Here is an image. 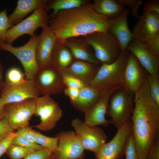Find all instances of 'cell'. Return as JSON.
Instances as JSON below:
<instances>
[{
  "label": "cell",
  "mask_w": 159,
  "mask_h": 159,
  "mask_svg": "<svg viewBox=\"0 0 159 159\" xmlns=\"http://www.w3.org/2000/svg\"><path fill=\"white\" fill-rule=\"evenodd\" d=\"M110 19L95 11L90 3L49 16L48 25L57 41L63 43L69 39L108 32Z\"/></svg>",
  "instance_id": "obj_1"
},
{
  "label": "cell",
  "mask_w": 159,
  "mask_h": 159,
  "mask_svg": "<svg viewBox=\"0 0 159 159\" xmlns=\"http://www.w3.org/2000/svg\"><path fill=\"white\" fill-rule=\"evenodd\" d=\"M130 120L139 158L145 159L151 145L159 137V107L150 96L146 79L134 94Z\"/></svg>",
  "instance_id": "obj_2"
},
{
  "label": "cell",
  "mask_w": 159,
  "mask_h": 159,
  "mask_svg": "<svg viewBox=\"0 0 159 159\" xmlns=\"http://www.w3.org/2000/svg\"><path fill=\"white\" fill-rule=\"evenodd\" d=\"M83 38L93 50L96 59L102 64L114 62L122 52L118 41L108 32L96 33Z\"/></svg>",
  "instance_id": "obj_3"
},
{
  "label": "cell",
  "mask_w": 159,
  "mask_h": 159,
  "mask_svg": "<svg viewBox=\"0 0 159 159\" xmlns=\"http://www.w3.org/2000/svg\"><path fill=\"white\" fill-rule=\"evenodd\" d=\"M129 53L127 50L122 52L114 62L102 64L89 85L99 90L107 87L122 85L124 72Z\"/></svg>",
  "instance_id": "obj_4"
},
{
  "label": "cell",
  "mask_w": 159,
  "mask_h": 159,
  "mask_svg": "<svg viewBox=\"0 0 159 159\" xmlns=\"http://www.w3.org/2000/svg\"><path fill=\"white\" fill-rule=\"evenodd\" d=\"M133 96L122 86L110 98L108 107L110 120L117 129L130 120L134 107Z\"/></svg>",
  "instance_id": "obj_5"
},
{
  "label": "cell",
  "mask_w": 159,
  "mask_h": 159,
  "mask_svg": "<svg viewBox=\"0 0 159 159\" xmlns=\"http://www.w3.org/2000/svg\"><path fill=\"white\" fill-rule=\"evenodd\" d=\"M39 35L34 34L30 36L24 45L14 47L5 43L0 44V49L7 51L15 56L24 68L25 79L33 80L39 70L36 56V49Z\"/></svg>",
  "instance_id": "obj_6"
},
{
  "label": "cell",
  "mask_w": 159,
  "mask_h": 159,
  "mask_svg": "<svg viewBox=\"0 0 159 159\" xmlns=\"http://www.w3.org/2000/svg\"><path fill=\"white\" fill-rule=\"evenodd\" d=\"M49 16L43 7L34 11L29 16L14 25L6 33L5 42L10 45L17 38L24 34L34 35L35 31L39 27L43 28L48 25Z\"/></svg>",
  "instance_id": "obj_7"
},
{
  "label": "cell",
  "mask_w": 159,
  "mask_h": 159,
  "mask_svg": "<svg viewBox=\"0 0 159 159\" xmlns=\"http://www.w3.org/2000/svg\"><path fill=\"white\" fill-rule=\"evenodd\" d=\"M34 115L39 117L40 122L34 127L44 132L54 128L60 120L62 112L58 104L49 95H42L35 99Z\"/></svg>",
  "instance_id": "obj_8"
},
{
  "label": "cell",
  "mask_w": 159,
  "mask_h": 159,
  "mask_svg": "<svg viewBox=\"0 0 159 159\" xmlns=\"http://www.w3.org/2000/svg\"><path fill=\"white\" fill-rule=\"evenodd\" d=\"M71 124L85 150L91 151L95 155L106 143L107 137L102 128L88 126L78 118L72 120Z\"/></svg>",
  "instance_id": "obj_9"
},
{
  "label": "cell",
  "mask_w": 159,
  "mask_h": 159,
  "mask_svg": "<svg viewBox=\"0 0 159 159\" xmlns=\"http://www.w3.org/2000/svg\"><path fill=\"white\" fill-rule=\"evenodd\" d=\"M58 144L51 157L54 159H83L84 149L75 131H62L55 136Z\"/></svg>",
  "instance_id": "obj_10"
},
{
  "label": "cell",
  "mask_w": 159,
  "mask_h": 159,
  "mask_svg": "<svg viewBox=\"0 0 159 159\" xmlns=\"http://www.w3.org/2000/svg\"><path fill=\"white\" fill-rule=\"evenodd\" d=\"M35 107L34 99L7 104L4 106V117L14 130L29 126V120L34 114Z\"/></svg>",
  "instance_id": "obj_11"
},
{
  "label": "cell",
  "mask_w": 159,
  "mask_h": 159,
  "mask_svg": "<svg viewBox=\"0 0 159 159\" xmlns=\"http://www.w3.org/2000/svg\"><path fill=\"white\" fill-rule=\"evenodd\" d=\"M33 80L42 96L61 93L66 87L61 75L50 65L39 69Z\"/></svg>",
  "instance_id": "obj_12"
},
{
  "label": "cell",
  "mask_w": 159,
  "mask_h": 159,
  "mask_svg": "<svg viewBox=\"0 0 159 159\" xmlns=\"http://www.w3.org/2000/svg\"><path fill=\"white\" fill-rule=\"evenodd\" d=\"M122 87L119 85L107 87L100 90V96L95 104L85 114V123L88 126H95L110 123L105 115L110 98L113 93Z\"/></svg>",
  "instance_id": "obj_13"
},
{
  "label": "cell",
  "mask_w": 159,
  "mask_h": 159,
  "mask_svg": "<svg viewBox=\"0 0 159 159\" xmlns=\"http://www.w3.org/2000/svg\"><path fill=\"white\" fill-rule=\"evenodd\" d=\"M132 133L131 120L117 129L113 138L101 147L95 155L97 159H121L124 154L126 143Z\"/></svg>",
  "instance_id": "obj_14"
},
{
  "label": "cell",
  "mask_w": 159,
  "mask_h": 159,
  "mask_svg": "<svg viewBox=\"0 0 159 159\" xmlns=\"http://www.w3.org/2000/svg\"><path fill=\"white\" fill-rule=\"evenodd\" d=\"M0 98L4 104L19 102L29 99H36L40 96L33 80L25 79L16 84H3Z\"/></svg>",
  "instance_id": "obj_15"
},
{
  "label": "cell",
  "mask_w": 159,
  "mask_h": 159,
  "mask_svg": "<svg viewBox=\"0 0 159 159\" xmlns=\"http://www.w3.org/2000/svg\"><path fill=\"white\" fill-rule=\"evenodd\" d=\"M144 70L135 57L130 52L124 72L122 87L134 94L146 80Z\"/></svg>",
  "instance_id": "obj_16"
},
{
  "label": "cell",
  "mask_w": 159,
  "mask_h": 159,
  "mask_svg": "<svg viewBox=\"0 0 159 159\" xmlns=\"http://www.w3.org/2000/svg\"><path fill=\"white\" fill-rule=\"evenodd\" d=\"M129 11L125 9L118 15L110 19L108 32L112 34L118 42L122 52L126 50L129 44L134 39L132 32L129 29L127 16Z\"/></svg>",
  "instance_id": "obj_17"
},
{
  "label": "cell",
  "mask_w": 159,
  "mask_h": 159,
  "mask_svg": "<svg viewBox=\"0 0 159 159\" xmlns=\"http://www.w3.org/2000/svg\"><path fill=\"white\" fill-rule=\"evenodd\" d=\"M126 50L135 57L147 74L158 76L159 57L150 52L143 43L134 39L129 44Z\"/></svg>",
  "instance_id": "obj_18"
},
{
  "label": "cell",
  "mask_w": 159,
  "mask_h": 159,
  "mask_svg": "<svg viewBox=\"0 0 159 159\" xmlns=\"http://www.w3.org/2000/svg\"><path fill=\"white\" fill-rule=\"evenodd\" d=\"M42 29L36 49L39 69L50 65L52 52L57 41L54 32L49 25Z\"/></svg>",
  "instance_id": "obj_19"
},
{
  "label": "cell",
  "mask_w": 159,
  "mask_h": 159,
  "mask_svg": "<svg viewBox=\"0 0 159 159\" xmlns=\"http://www.w3.org/2000/svg\"><path fill=\"white\" fill-rule=\"evenodd\" d=\"M137 19L132 32L134 39L144 43L159 32V16L143 13Z\"/></svg>",
  "instance_id": "obj_20"
},
{
  "label": "cell",
  "mask_w": 159,
  "mask_h": 159,
  "mask_svg": "<svg viewBox=\"0 0 159 159\" xmlns=\"http://www.w3.org/2000/svg\"><path fill=\"white\" fill-rule=\"evenodd\" d=\"M99 64L74 59L71 65L60 73L62 75H69L76 77L89 85L99 67Z\"/></svg>",
  "instance_id": "obj_21"
},
{
  "label": "cell",
  "mask_w": 159,
  "mask_h": 159,
  "mask_svg": "<svg viewBox=\"0 0 159 159\" xmlns=\"http://www.w3.org/2000/svg\"><path fill=\"white\" fill-rule=\"evenodd\" d=\"M63 43L68 48L74 59L99 64V62L91 51L83 38L69 39Z\"/></svg>",
  "instance_id": "obj_22"
},
{
  "label": "cell",
  "mask_w": 159,
  "mask_h": 159,
  "mask_svg": "<svg viewBox=\"0 0 159 159\" xmlns=\"http://www.w3.org/2000/svg\"><path fill=\"white\" fill-rule=\"evenodd\" d=\"M45 0H19L16 6L9 18L14 25L22 21L28 14L43 7H45Z\"/></svg>",
  "instance_id": "obj_23"
},
{
  "label": "cell",
  "mask_w": 159,
  "mask_h": 159,
  "mask_svg": "<svg viewBox=\"0 0 159 159\" xmlns=\"http://www.w3.org/2000/svg\"><path fill=\"white\" fill-rule=\"evenodd\" d=\"M74 60L68 48L57 41L52 52L50 65L60 73L68 68Z\"/></svg>",
  "instance_id": "obj_24"
},
{
  "label": "cell",
  "mask_w": 159,
  "mask_h": 159,
  "mask_svg": "<svg viewBox=\"0 0 159 159\" xmlns=\"http://www.w3.org/2000/svg\"><path fill=\"white\" fill-rule=\"evenodd\" d=\"M100 94V90L87 85L80 89L78 97L71 102L76 110L84 113L96 102Z\"/></svg>",
  "instance_id": "obj_25"
},
{
  "label": "cell",
  "mask_w": 159,
  "mask_h": 159,
  "mask_svg": "<svg viewBox=\"0 0 159 159\" xmlns=\"http://www.w3.org/2000/svg\"><path fill=\"white\" fill-rule=\"evenodd\" d=\"M91 4L97 13L110 19L114 18L125 9L117 0H94Z\"/></svg>",
  "instance_id": "obj_26"
},
{
  "label": "cell",
  "mask_w": 159,
  "mask_h": 159,
  "mask_svg": "<svg viewBox=\"0 0 159 159\" xmlns=\"http://www.w3.org/2000/svg\"><path fill=\"white\" fill-rule=\"evenodd\" d=\"M90 3L85 0H52L47 1L45 9L47 11L52 10L50 16H53L58 12L78 7Z\"/></svg>",
  "instance_id": "obj_27"
},
{
  "label": "cell",
  "mask_w": 159,
  "mask_h": 159,
  "mask_svg": "<svg viewBox=\"0 0 159 159\" xmlns=\"http://www.w3.org/2000/svg\"><path fill=\"white\" fill-rule=\"evenodd\" d=\"M58 139L56 137H50L37 132L35 143L42 148L47 149L53 152L58 144Z\"/></svg>",
  "instance_id": "obj_28"
},
{
  "label": "cell",
  "mask_w": 159,
  "mask_h": 159,
  "mask_svg": "<svg viewBox=\"0 0 159 159\" xmlns=\"http://www.w3.org/2000/svg\"><path fill=\"white\" fill-rule=\"evenodd\" d=\"M36 150L12 144L6 153L10 159H21Z\"/></svg>",
  "instance_id": "obj_29"
},
{
  "label": "cell",
  "mask_w": 159,
  "mask_h": 159,
  "mask_svg": "<svg viewBox=\"0 0 159 159\" xmlns=\"http://www.w3.org/2000/svg\"><path fill=\"white\" fill-rule=\"evenodd\" d=\"M150 96L156 104L159 107V79L158 76L149 75L146 73Z\"/></svg>",
  "instance_id": "obj_30"
},
{
  "label": "cell",
  "mask_w": 159,
  "mask_h": 159,
  "mask_svg": "<svg viewBox=\"0 0 159 159\" xmlns=\"http://www.w3.org/2000/svg\"><path fill=\"white\" fill-rule=\"evenodd\" d=\"M13 26L7 15V9H5L0 12V44L5 43L6 34Z\"/></svg>",
  "instance_id": "obj_31"
},
{
  "label": "cell",
  "mask_w": 159,
  "mask_h": 159,
  "mask_svg": "<svg viewBox=\"0 0 159 159\" xmlns=\"http://www.w3.org/2000/svg\"><path fill=\"white\" fill-rule=\"evenodd\" d=\"M5 83L14 84L20 82L25 79L24 74L19 68L16 67L10 68L7 71Z\"/></svg>",
  "instance_id": "obj_32"
},
{
  "label": "cell",
  "mask_w": 159,
  "mask_h": 159,
  "mask_svg": "<svg viewBox=\"0 0 159 159\" xmlns=\"http://www.w3.org/2000/svg\"><path fill=\"white\" fill-rule=\"evenodd\" d=\"M124 154L125 159H139L132 132L127 142Z\"/></svg>",
  "instance_id": "obj_33"
},
{
  "label": "cell",
  "mask_w": 159,
  "mask_h": 159,
  "mask_svg": "<svg viewBox=\"0 0 159 159\" xmlns=\"http://www.w3.org/2000/svg\"><path fill=\"white\" fill-rule=\"evenodd\" d=\"M143 43L150 52L159 57V32Z\"/></svg>",
  "instance_id": "obj_34"
},
{
  "label": "cell",
  "mask_w": 159,
  "mask_h": 159,
  "mask_svg": "<svg viewBox=\"0 0 159 159\" xmlns=\"http://www.w3.org/2000/svg\"><path fill=\"white\" fill-rule=\"evenodd\" d=\"M12 144L33 149L35 150L43 148L37 143L32 142L23 137L17 135L13 139Z\"/></svg>",
  "instance_id": "obj_35"
},
{
  "label": "cell",
  "mask_w": 159,
  "mask_h": 159,
  "mask_svg": "<svg viewBox=\"0 0 159 159\" xmlns=\"http://www.w3.org/2000/svg\"><path fill=\"white\" fill-rule=\"evenodd\" d=\"M37 132L29 126L17 129L15 133L17 135L21 136L32 142L35 143Z\"/></svg>",
  "instance_id": "obj_36"
},
{
  "label": "cell",
  "mask_w": 159,
  "mask_h": 159,
  "mask_svg": "<svg viewBox=\"0 0 159 159\" xmlns=\"http://www.w3.org/2000/svg\"><path fill=\"white\" fill-rule=\"evenodd\" d=\"M62 80L66 87H72L80 89L87 85L80 80L69 75H62Z\"/></svg>",
  "instance_id": "obj_37"
},
{
  "label": "cell",
  "mask_w": 159,
  "mask_h": 159,
  "mask_svg": "<svg viewBox=\"0 0 159 159\" xmlns=\"http://www.w3.org/2000/svg\"><path fill=\"white\" fill-rule=\"evenodd\" d=\"M52 153L49 149L43 148L31 153L24 159H48L51 157Z\"/></svg>",
  "instance_id": "obj_38"
},
{
  "label": "cell",
  "mask_w": 159,
  "mask_h": 159,
  "mask_svg": "<svg viewBox=\"0 0 159 159\" xmlns=\"http://www.w3.org/2000/svg\"><path fill=\"white\" fill-rule=\"evenodd\" d=\"M120 4L125 6H127L132 9V14L138 18V11L142 4V1L138 0H117Z\"/></svg>",
  "instance_id": "obj_39"
},
{
  "label": "cell",
  "mask_w": 159,
  "mask_h": 159,
  "mask_svg": "<svg viewBox=\"0 0 159 159\" xmlns=\"http://www.w3.org/2000/svg\"><path fill=\"white\" fill-rule=\"evenodd\" d=\"M16 135L15 132L13 131L0 140V158L12 144L13 139Z\"/></svg>",
  "instance_id": "obj_40"
},
{
  "label": "cell",
  "mask_w": 159,
  "mask_h": 159,
  "mask_svg": "<svg viewBox=\"0 0 159 159\" xmlns=\"http://www.w3.org/2000/svg\"><path fill=\"white\" fill-rule=\"evenodd\" d=\"M143 13L154 14L159 16V1L150 0L147 1L143 8Z\"/></svg>",
  "instance_id": "obj_41"
},
{
  "label": "cell",
  "mask_w": 159,
  "mask_h": 159,
  "mask_svg": "<svg viewBox=\"0 0 159 159\" xmlns=\"http://www.w3.org/2000/svg\"><path fill=\"white\" fill-rule=\"evenodd\" d=\"M145 159H159V137L151 145Z\"/></svg>",
  "instance_id": "obj_42"
},
{
  "label": "cell",
  "mask_w": 159,
  "mask_h": 159,
  "mask_svg": "<svg viewBox=\"0 0 159 159\" xmlns=\"http://www.w3.org/2000/svg\"><path fill=\"white\" fill-rule=\"evenodd\" d=\"M14 130L5 118L0 120V140Z\"/></svg>",
  "instance_id": "obj_43"
},
{
  "label": "cell",
  "mask_w": 159,
  "mask_h": 159,
  "mask_svg": "<svg viewBox=\"0 0 159 159\" xmlns=\"http://www.w3.org/2000/svg\"><path fill=\"white\" fill-rule=\"evenodd\" d=\"M80 89L67 87L64 88L63 92L65 95L69 98L71 102L74 101L77 98L79 95Z\"/></svg>",
  "instance_id": "obj_44"
},
{
  "label": "cell",
  "mask_w": 159,
  "mask_h": 159,
  "mask_svg": "<svg viewBox=\"0 0 159 159\" xmlns=\"http://www.w3.org/2000/svg\"><path fill=\"white\" fill-rule=\"evenodd\" d=\"M4 105L2 99L0 97V120L4 117Z\"/></svg>",
  "instance_id": "obj_45"
},
{
  "label": "cell",
  "mask_w": 159,
  "mask_h": 159,
  "mask_svg": "<svg viewBox=\"0 0 159 159\" xmlns=\"http://www.w3.org/2000/svg\"><path fill=\"white\" fill-rule=\"evenodd\" d=\"M2 78V68L1 67L0 64V82H1Z\"/></svg>",
  "instance_id": "obj_46"
},
{
  "label": "cell",
  "mask_w": 159,
  "mask_h": 159,
  "mask_svg": "<svg viewBox=\"0 0 159 159\" xmlns=\"http://www.w3.org/2000/svg\"><path fill=\"white\" fill-rule=\"evenodd\" d=\"M3 84L1 82H0V89H2L3 85Z\"/></svg>",
  "instance_id": "obj_47"
},
{
  "label": "cell",
  "mask_w": 159,
  "mask_h": 159,
  "mask_svg": "<svg viewBox=\"0 0 159 159\" xmlns=\"http://www.w3.org/2000/svg\"><path fill=\"white\" fill-rule=\"evenodd\" d=\"M48 159H54V158H52L51 157V156L49 158H48Z\"/></svg>",
  "instance_id": "obj_48"
},
{
  "label": "cell",
  "mask_w": 159,
  "mask_h": 159,
  "mask_svg": "<svg viewBox=\"0 0 159 159\" xmlns=\"http://www.w3.org/2000/svg\"><path fill=\"white\" fill-rule=\"evenodd\" d=\"M95 159H97L95 158Z\"/></svg>",
  "instance_id": "obj_49"
}]
</instances>
